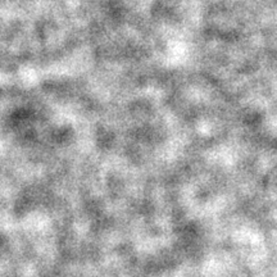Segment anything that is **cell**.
Segmentation results:
<instances>
[]
</instances>
